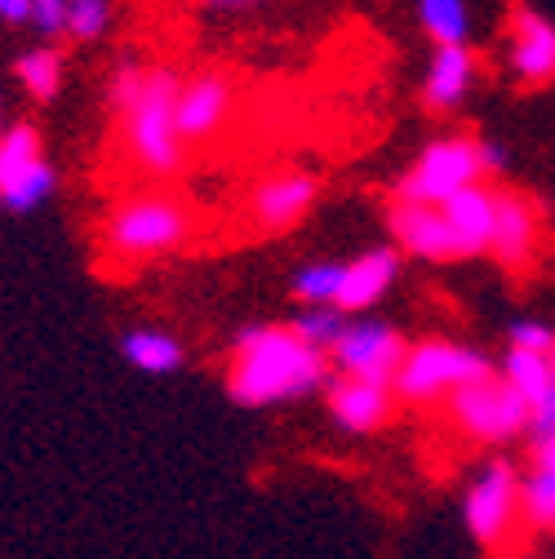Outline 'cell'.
<instances>
[{
    "instance_id": "29",
    "label": "cell",
    "mask_w": 555,
    "mask_h": 559,
    "mask_svg": "<svg viewBox=\"0 0 555 559\" xmlns=\"http://www.w3.org/2000/svg\"><path fill=\"white\" fill-rule=\"evenodd\" d=\"M533 471H546V475H555V431L533 440Z\"/></svg>"
},
{
    "instance_id": "19",
    "label": "cell",
    "mask_w": 555,
    "mask_h": 559,
    "mask_svg": "<svg viewBox=\"0 0 555 559\" xmlns=\"http://www.w3.org/2000/svg\"><path fill=\"white\" fill-rule=\"evenodd\" d=\"M120 352L138 373H174L182 369V342L165 329H133L120 337Z\"/></svg>"
},
{
    "instance_id": "31",
    "label": "cell",
    "mask_w": 555,
    "mask_h": 559,
    "mask_svg": "<svg viewBox=\"0 0 555 559\" xmlns=\"http://www.w3.org/2000/svg\"><path fill=\"white\" fill-rule=\"evenodd\" d=\"M200 5L214 14H245V10H258L262 0H200Z\"/></svg>"
},
{
    "instance_id": "7",
    "label": "cell",
    "mask_w": 555,
    "mask_h": 559,
    "mask_svg": "<svg viewBox=\"0 0 555 559\" xmlns=\"http://www.w3.org/2000/svg\"><path fill=\"white\" fill-rule=\"evenodd\" d=\"M449 417L475 444H503V440L533 431V408L503 382V373H489V378L462 386L449 400Z\"/></svg>"
},
{
    "instance_id": "10",
    "label": "cell",
    "mask_w": 555,
    "mask_h": 559,
    "mask_svg": "<svg viewBox=\"0 0 555 559\" xmlns=\"http://www.w3.org/2000/svg\"><path fill=\"white\" fill-rule=\"evenodd\" d=\"M316 191H320L316 174H307V169H281V174H271V178H262L253 187L245 218L262 236H281V231H290V227H298L307 218V209L316 204Z\"/></svg>"
},
{
    "instance_id": "16",
    "label": "cell",
    "mask_w": 555,
    "mask_h": 559,
    "mask_svg": "<svg viewBox=\"0 0 555 559\" xmlns=\"http://www.w3.org/2000/svg\"><path fill=\"white\" fill-rule=\"evenodd\" d=\"M395 275H400V258H395L391 249H369V253H361L356 262L342 266V289H338L333 307H338L342 316L369 311L374 302L387 298V289L395 285Z\"/></svg>"
},
{
    "instance_id": "26",
    "label": "cell",
    "mask_w": 555,
    "mask_h": 559,
    "mask_svg": "<svg viewBox=\"0 0 555 559\" xmlns=\"http://www.w3.org/2000/svg\"><path fill=\"white\" fill-rule=\"evenodd\" d=\"M511 346L529 356H555V329L538 324V320H520V324H511Z\"/></svg>"
},
{
    "instance_id": "25",
    "label": "cell",
    "mask_w": 555,
    "mask_h": 559,
    "mask_svg": "<svg viewBox=\"0 0 555 559\" xmlns=\"http://www.w3.org/2000/svg\"><path fill=\"white\" fill-rule=\"evenodd\" d=\"M107 27H111V0H72V14H67V36L98 40Z\"/></svg>"
},
{
    "instance_id": "20",
    "label": "cell",
    "mask_w": 555,
    "mask_h": 559,
    "mask_svg": "<svg viewBox=\"0 0 555 559\" xmlns=\"http://www.w3.org/2000/svg\"><path fill=\"white\" fill-rule=\"evenodd\" d=\"M551 373H555V356H529V352H507V360H503V382L529 404V408H538L542 400H546V386H551Z\"/></svg>"
},
{
    "instance_id": "13",
    "label": "cell",
    "mask_w": 555,
    "mask_h": 559,
    "mask_svg": "<svg viewBox=\"0 0 555 559\" xmlns=\"http://www.w3.org/2000/svg\"><path fill=\"white\" fill-rule=\"evenodd\" d=\"M542 240V218H538V204L529 195L516 191H498V218H494V245L489 253L503 266H529Z\"/></svg>"
},
{
    "instance_id": "33",
    "label": "cell",
    "mask_w": 555,
    "mask_h": 559,
    "mask_svg": "<svg viewBox=\"0 0 555 559\" xmlns=\"http://www.w3.org/2000/svg\"><path fill=\"white\" fill-rule=\"evenodd\" d=\"M0 133H5V129H0Z\"/></svg>"
},
{
    "instance_id": "21",
    "label": "cell",
    "mask_w": 555,
    "mask_h": 559,
    "mask_svg": "<svg viewBox=\"0 0 555 559\" xmlns=\"http://www.w3.org/2000/svg\"><path fill=\"white\" fill-rule=\"evenodd\" d=\"M418 19H423L427 36L436 40V49H445V45H462L467 32H471L467 0H418Z\"/></svg>"
},
{
    "instance_id": "2",
    "label": "cell",
    "mask_w": 555,
    "mask_h": 559,
    "mask_svg": "<svg viewBox=\"0 0 555 559\" xmlns=\"http://www.w3.org/2000/svg\"><path fill=\"white\" fill-rule=\"evenodd\" d=\"M329 378V356L294 333V324H253L236 337L227 365V395L245 408L311 395Z\"/></svg>"
},
{
    "instance_id": "3",
    "label": "cell",
    "mask_w": 555,
    "mask_h": 559,
    "mask_svg": "<svg viewBox=\"0 0 555 559\" xmlns=\"http://www.w3.org/2000/svg\"><path fill=\"white\" fill-rule=\"evenodd\" d=\"M191 209L165 191L125 195L103 218V253H111L116 262H152L182 249L191 240Z\"/></svg>"
},
{
    "instance_id": "17",
    "label": "cell",
    "mask_w": 555,
    "mask_h": 559,
    "mask_svg": "<svg viewBox=\"0 0 555 559\" xmlns=\"http://www.w3.org/2000/svg\"><path fill=\"white\" fill-rule=\"evenodd\" d=\"M511 72L524 85H546L555 76V23L520 10L511 23Z\"/></svg>"
},
{
    "instance_id": "28",
    "label": "cell",
    "mask_w": 555,
    "mask_h": 559,
    "mask_svg": "<svg viewBox=\"0 0 555 559\" xmlns=\"http://www.w3.org/2000/svg\"><path fill=\"white\" fill-rule=\"evenodd\" d=\"M551 431H555V373H551L546 400L533 408V436H551Z\"/></svg>"
},
{
    "instance_id": "30",
    "label": "cell",
    "mask_w": 555,
    "mask_h": 559,
    "mask_svg": "<svg viewBox=\"0 0 555 559\" xmlns=\"http://www.w3.org/2000/svg\"><path fill=\"white\" fill-rule=\"evenodd\" d=\"M480 165H484V174H503L507 169V152L498 143H480Z\"/></svg>"
},
{
    "instance_id": "5",
    "label": "cell",
    "mask_w": 555,
    "mask_h": 559,
    "mask_svg": "<svg viewBox=\"0 0 555 559\" xmlns=\"http://www.w3.org/2000/svg\"><path fill=\"white\" fill-rule=\"evenodd\" d=\"M484 165H480V143L475 138H440L418 160L404 169L395 182V200L404 204H449L467 187H480Z\"/></svg>"
},
{
    "instance_id": "4",
    "label": "cell",
    "mask_w": 555,
    "mask_h": 559,
    "mask_svg": "<svg viewBox=\"0 0 555 559\" xmlns=\"http://www.w3.org/2000/svg\"><path fill=\"white\" fill-rule=\"evenodd\" d=\"M489 360H484L480 352H471V346L462 342H445V337H427L418 346H409V356L391 382L395 400L404 404H449L462 386L480 382V378H489Z\"/></svg>"
},
{
    "instance_id": "27",
    "label": "cell",
    "mask_w": 555,
    "mask_h": 559,
    "mask_svg": "<svg viewBox=\"0 0 555 559\" xmlns=\"http://www.w3.org/2000/svg\"><path fill=\"white\" fill-rule=\"evenodd\" d=\"M67 14H72V0H32V23L45 36L67 32Z\"/></svg>"
},
{
    "instance_id": "11",
    "label": "cell",
    "mask_w": 555,
    "mask_h": 559,
    "mask_svg": "<svg viewBox=\"0 0 555 559\" xmlns=\"http://www.w3.org/2000/svg\"><path fill=\"white\" fill-rule=\"evenodd\" d=\"M236 107V90L223 72H200V76H187L182 90H178V124H182V138L187 143H200V138H214L227 116Z\"/></svg>"
},
{
    "instance_id": "18",
    "label": "cell",
    "mask_w": 555,
    "mask_h": 559,
    "mask_svg": "<svg viewBox=\"0 0 555 559\" xmlns=\"http://www.w3.org/2000/svg\"><path fill=\"white\" fill-rule=\"evenodd\" d=\"M475 81V58L467 45H445L432 53V67H427V85H423V98L432 111H449L467 98Z\"/></svg>"
},
{
    "instance_id": "22",
    "label": "cell",
    "mask_w": 555,
    "mask_h": 559,
    "mask_svg": "<svg viewBox=\"0 0 555 559\" xmlns=\"http://www.w3.org/2000/svg\"><path fill=\"white\" fill-rule=\"evenodd\" d=\"M19 81H23V90L36 103H49L58 94V85H62V58H58V49H49V45L27 49L19 58Z\"/></svg>"
},
{
    "instance_id": "24",
    "label": "cell",
    "mask_w": 555,
    "mask_h": 559,
    "mask_svg": "<svg viewBox=\"0 0 555 559\" xmlns=\"http://www.w3.org/2000/svg\"><path fill=\"white\" fill-rule=\"evenodd\" d=\"M342 329H346V316H342L338 307H307V311L294 320V333H298L303 342H311L316 352H324V356H333Z\"/></svg>"
},
{
    "instance_id": "23",
    "label": "cell",
    "mask_w": 555,
    "mask_h": 559,
    "mask_svg": "<svg viewBox=\"0 0 555 559\" xmlns=\"http://www.w3.org/2000/svg\"><path fill=\"white\" fill-rule=\"evenodd\" d=\"M338 289H342V262H307L294 275V294L307 307H333Z\"/></svg>"
},
{
    "instance_id": "8",
    "label": "cell",
    "mask_w": 555,
    "mask_h": 559,
    "mask_svg": "<svg viewBox=\"0 0 555 559\" xmlns=\"http://www.w3.org/2000/svg\"><path fill=\"white\" fill-rule=\"evenodd\" d=\"M54 195V165L40 152V133L32 124H14L0 133V204L14 214H32Z\"/></svg>"
},
{
    "instance_id": "14",
    "label": "cell",
    "mask_w": 555,
    "mask_h": 559,
    "mask_svg": "<svg viewBox=\"0 0 555 559\" xmlns=\"http://www.w3.org/2000/svg\"><path fill=\"white\" fill-rule=\"evenodd\" d=\"M391 236L413 258H427V262H453L458 258L449 223H445V214L436 204H404V200H395L391 204Z\"/></svg>"
},
{
    "instance_id": "1",
    "label": "cell",
    "mask_w": 555,
    "mask_h": 559,
    "mask_svg": "<svg viewBox=\"0 0 555 559\" xmlns=\"http://www.w3.org/2000/svg\"><path fill=\"white\" fill-rule=\"evenodd\" d=\"M178 90L182 76H174L169 67H138V62H125L111 81L120 152L147 178H169L187 160V138L178 124Z\"/></svg>"
},
{
    "instance_id": "12",
    "label": "cell",
    "mask_w": 555,
    "mask_h": 559,
    "mask_svg": "<svg viewBox=\"0 0 555 559\" xmlns=\"http://www.w3.org/2000/svg\"><path fill=\"white\" fill-rule=\"evenodd\" d=\"M329 413L342 431L369 436L391 423L395 391L382 382H365V378H338V382H329Z\"/></svg>"
},
{
    "instance_id": "32",
    "label": "cell",
    "mask_w": 555,
    "mask_h": 559,
    "mask_svg": "<svg viewBox=\"0 0 555 559\" xmlns=\"http://www.w3.org/2000/svg\"><path fill=\"white\" fill-rule=\"evenodd\" d=\"M0 19L5 23H32V0H0Z\"/></svg>"
},
{
    "instance_id": "9",
    "label": "cell",
    "mask_w": 555,
    "mask_h": 559,
    "mask_svg": "<svg viewBox=\"0 0 555 559\" xmlns=\"http://www.w3.org/2000/svg\"><path fill=\"white\" fill-rule=\"evenodd\" d=\"M404 356H409L404 337L382 320H346V329L333 346L342 378H365V382H382V386L395 382Z\"/></svg>"
},
{
    "instance_id": "15",
    "label": "cell",
    "mask_w": 555,
    "mask_h": 559,
    "mask_svg": "<svg viewBox=\"0 0 555 559\" xmlns=\"http://www.w3.org/2000/svg\"><path fill=\"white\" fill-rule=\"evenodd\" d=\"M440 214L449 223V236H453L458 258L489 253V245H494V218H498V191L467 187L462 195H453L449 204H440Z\"/></svg>"
},
{
    "instance_id": "6",
    "label": "cell",
    "mask_w": 555,
    "mask_h": 559,
    "mask_svg": "<svg viewBox=\"0 0 555 559\" xmlns=\"http://www.w3.org/2000/svg\"><path fill=\"white\" fill-rule=\"evenodd\" d=\"M462 520L467 533L480 546H507L511 533L524 520V479L516 475L511 462H484L475 471V479L467 484V502H462Z\"/></svg>"
}]
</instances>
